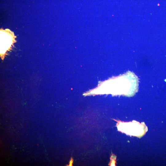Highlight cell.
<instances>
[{
	"label": "cell",
	"mask_w": 166,
	"mask_h": 166,
	"mask_svg": "<svg viewBox=\"0 0 166 166\" xmlns=\"http://www.w3.org/2000/svg\"><path fill=\"white\" fill-rule=\"evenodd\" d=\"M0 57L3 60L8 51L11 49L16 42L14 33L8 29H0Z\"/></svg>",
	"instance_id": "cell-1"
}]
</instances>
